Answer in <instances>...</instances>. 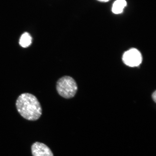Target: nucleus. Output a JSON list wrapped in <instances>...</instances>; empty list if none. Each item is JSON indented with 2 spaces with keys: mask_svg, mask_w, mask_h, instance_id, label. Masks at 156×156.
Returning <instances> with one entry per match:
<instances>
[{
  "mask_svg": "<svg viewBox=\"0 0 156 156\" xmlns=\"http://www.w3.org/2000/svg\"><path fill=\"white\" fill-rule=\"evenodd\" d=\"M16 105L19 114L27 120L36 121L41 115L40 103L37 98L31 94H22L17 98Z\"/></svg>",
  "mask_w": 156,
  "mask_h": 156,
  "instance_id": "1",
  "label": "nucleus"
},
{
  "mask_svg": "<svg viewBox=\"0 0 156 156\" xmlns=\"http://www.w3.org/2000/svg\"><path fill=\"white\" fill-rule=\"evenodd\" d=\"M56 88L58 94L66 99L71 98L75 96L78 90L76 83L69 76L60 78L56 83Z\"/></svg>",
  "mask_w": 156,
  "mask_h": 156,
  "instance_id": "2",
  "label": "nucleus"
},
{
  "mask_svg": "<svg viewBox=\"0 0 156 156\" xmlns=\"http://www.w3.org/2000/svg\"><path fill=\"white\" fill-rule=\"evenodd\" d=\"M142 55L136 48H133L126 51L122 56V60L125 64L130 67L139 66L142 62Z\"/></svg>",
  "mask_w": 156,
  "mask_h": 156,
  "instance_id": "3",
  "label": "nucleus"
},
{
  "mask_svg": "<svg viewBox=\"0 0 156 156\" xmlns=\"http://www.w3.org/2000/svg\"><path fill=\"white\" fill-rule=\"evenodd\" d=\"M31 150L33 156H54L49 147L40 142H36L33 144Z\"/></svg>",
  "mask_w": 156,
  "mask_h": 156,
  "instance_id": "4",
  "label": "nucleus"
},
{
  "mask_svg": "<svg viewBox=\"0 0 156 156\" xmlns=\"http://www.w3.org/2000/svg\"><path fill=\"white\" fill-rule=\"evenodd\" d=\"M126 5V2L124 0H118L116 1L113 5L112 12L115 14H120L122 12Z\"/></svg>",
  "mask_w": 156,
  "mask_h": 156,
  "instance_id": "5",
  "label": "nucleus"
},
{
  "mask_svg": "<svg viewBox=\"0 0 156 156\" xmlns=\"http://www.w3.org/2000/svg\"><path fill=\"white\" fill-rule=\"evenodd\" d=\"M32 37L28 32H25L20 37L19 44L24 48L29 46L32 43Z\"/></svg>",
  "mask_w": 156,
  "mask_h": 156,
  "instance_id": "6",
  "label": "nucleus"
},
{
  "mask_svg": "<svg viewBox=\"0 0 156 156\" xmlns=\"http://www.w3.org/2000/svg\"><path fill=\"white\" fill-rule=\"evenodd\" d=\"M156 91L155 90L154 92L152 94V98H153V100L154 101L155 103H156Z\"/></svg>",
  "mask_w": 156,
  "mask_h": 156,
  "instance_id": "7",
  "label": "nucleus"
},
{
  "mask_svg": "<svg viewBox=\"0 0 156 156\" xmlns=\"http://www.w3.org/2000/svg\"><path fill=\"white\" fill-rule=\"evenodd\" d=\"M99 1L101 2H108V1Z\"/></svg>",
  "mask_w": 156,
  "mask_h": 156,
  "instance_id": "8",
  "label": "nucleus"
}]
</instances>
